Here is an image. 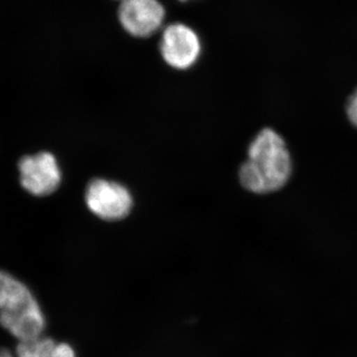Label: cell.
Returning a JSON list of instances; mask_svg holds the SVG:
<instances>
[{
  "label": "cell",
  "mask_w": 357,
  "mask_h": 357,
  "mask_svg": "<svg viewBox=\"0 0 357 357\" xmlns=\"http://www.w3.org/2000/svg\"><path fill=\"white\" fill-rule=\"evenodd\" d=\"M248 156L239 169V181L249 192L264 195L279 191L292 176V157L286 141L274 129H262L255 136Z\"/></svg>",
  "instance_id": "1"
},
{
  "label": "cell",
  "mask_w": 357,
  "mask_h": 357,
  "mask_svg": "<svg viewBox=\"0 0 357 357\" xmlns=\"http://www.w3.org/2000/svg\"><path fill=\"white\" fill-rule=\"evenodd\" d=\"M89 210L102 220H122L132 208V197L124 185L105 178H96L89 183L86 192Z\"/></svg>",
  "instance_id": "2"
},
{
  "label": "cell",
  "mask_w": 357,
  "mask_h": 357,
  "mask_svg": "<svg viewBox=\"0 0 357 357\" xmlns=\"http://www.w3.org/2000/svg\"><path fill=\"white\" fill-rule=\"evenodd\" d=\"M160 52L164 61L174 69L187 70L196 64L201 55V40L189 26L173 23L162 33Z\"/></svg>",
  "instance_id": "3"
},
{
  "label": "cell",
  "mask_w": 357,
  "mask_h": 357,
  "mask_svg": "<svg viewBox=\"0 0 357 357\" xmlns=\"http://www.w3.org/2000/svg\"><path fill=\"white\" fill-rule=\"evenodd\" d=\"M18 169L21 185L34 196H48L58 189L62 180L57 159L49 152L23 157Z\"/></svg>",
  "instance_id": "4"
},
{
  "label": "cell",
  "mask_w": 357,
  "mask_h": 357,
  "mask_svg": "<svg viewBox=\"0 0 357 357\" xmlns=\"http://www.w3.org/2000/svg\"><path fill=\"white\" fill-rule=\"evenodd\" d=\"M165 14L159 0H121L119 20L129 34L146 38L162 27Z\"/></svg>",
  "instance_id": "5"
},
{
  "label": "cell",
  "mask_w": 357,
  "mask_h": 357,
  "mask_svg": "<svg viewBox=\"0 0 357 357\" xmlns=\"http://www.w3.org/2000/svg\"><path fill=\"white\" fill-rule=\"evenodd\" d=\"M37 306L38 301L24 283L0 270V312L18 314Z\"/></svg>",
  "instance_id": "6"
},
{
  "label": "cell",
  "mask_w": 357,
  "mask_h": 357,
  "mask_svg": "<svg viewBox=\"0 0 357 357\" xmlns=\"http://www.w3.org/2000/svg\"><path fill=\"white\" fill-rule=\"evenodd\" d=\"M57 342L48 337L18 342L15 349L16 357H52Z\"/></svg>",
  "instance_id": "7"
},
{
  "label": "cell",
  "mask_w": 357,
  "mask_h": 357,
  "mask_svg": "<svg viewBox=\"0 0 357 357\" xmlns=\"http://www.w3.org/2000/svg\"><path fill=\"white\" fill-rule=\"evenodd\" d=\"M345 112L352 126L357 128V89L349 96Z\"/></svg>",
  "instance_id": "8"
},
{
  "label": "cell",
  "mask_w": 357,
  "mask_h": 357,
  "mask_svg": "<svg viewBox=\"0 0 357 357\" xmlns=\"http://www.w3.org/2000/svg\"><path fill=\"white\" fill-rule=\"evenodd\" d=\"M52 357H77L72 345L67 342H57Z\"/></svg>",
  "instance_id": "9"
},
{
  "label": "cell",
  "mask_w": 357,
  "mask_h": 357,
  "mask_svg": "<svg viewBox=\"0 0 357 357\" xmlns=\"http://www.w3.org/2000/svg\"><path fill=\"white\" fill-rule=\"evenodd\" d=\"M0 357H16V356L9 351V349H0Z\"/></svg>",
  "instance_id": "10"
},
{
  "label": "cell",
  "mask_w": 357,
  "mask_h": 357,
  "mask_svg": "<svg viewBox=\"0 0 357 357\" xmlns=\"http://www.w3.org/2000/svg\"><path fill=\"white\" fill-rule=\"evenodd\" d=\"M181 1H185V0H181Z\"/></svg>",
  "instance_id": "11"
}]
</instances>
